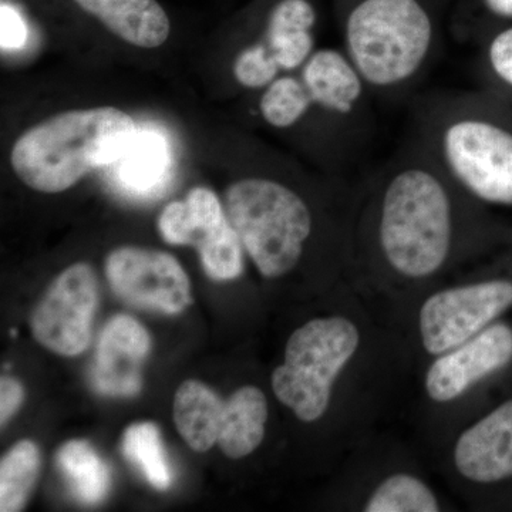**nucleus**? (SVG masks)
Wrapping results in <instances>:
<instances>
[{"label":"nucleus","mask_w":512,"mask_h":512,"mask_svg":"<svg viewBox=\"0 0 512 512\" xmlns=\"http://www.w3.org/2000/svg\"><path fill=\"white\" fill-rule=\"evenodd\" d=\"M382 165L375 185L377 249L396 274L429 278L456 247L461 190L414 136Z\"/></svg>","instance_id":"1"},{"label":"nucleus","mask_w":512,"mask_h":512,"mask_svg":"<svg viewBox=\"0 0 512 512\" xmlns=\"http://www.w3.org/2000/svg\"><path fill=\"white\" fill-rule=\"evenodd\" d=\"M342 50L375 100L414 92L443 42L440 0H332Z\"/></svg>","instance_id":"2"},{"label":"nucleus","mask_w":512,"mask_h":512,"mask_svg":"<svg viewBox=\"0 0 512 512\" xmlns=\"http://www.w3.org/2000/svg\"><path fill=\"white\" fill-rule=\"evenodd\" d=\"M485 93L441 90L416 101L412 136L473 200L512 205V126Z\"/></svg>","instance_id":"3"},{"label":"nucleus","mask_w":512,"mask_h":512,"mask_svg":"<svg viewBox=\"0 0 512 512\" xmlns=\"http://www.w3.org/2000/svg\"><path fill=\"white\" fill-rule=\"evenodd\" d=\"M137 131L133 117L116 107L64 111L23 133L10 164L32 190L57 194L117 163Z\"/></svg>","instance_id":"4"},{"label":"nucleus","mask_w":512,"mask_h":512,"mask_svg":"<svg viewBox=\"0 0 512 512\" xmlns=\"http://www.w3.org/2000/svg\"><path fill=\"white\" fill-rule=\"evenodd\" d=\"M225 212L245 252L265 278L293 271L315 228L305 195L269 175H249L229 185Z\"/></svg>","instance_id":"5"},{"label":"nucleus","mask_w":512,"mask_h":512,"mask_svg":"<svg viewBox=\"0 0 512 512\" xmlns=\"http://www.w3.org/2000/svg\"><path fill=\"white\" fill-rule=\"evenodd\" d=\"M355 323L342 316L313 319L286 343L284 365L272 373L279 402L299 420L312 423L328 410L336 377L359 348Z\"/></svg>","instance_id":"6"},{"label":"nucleus","mask_w":512,"mask_h":512,"mask_svg":"<svg viewBox=\"0 0 512 512\" xmlns=\"http://www.w3.org/2000/svg\"><path fill=\"white\" fill-rule=\"evenodd\" d=\"M158 229L167 244L197 248L205 274L214 281H231L244 271V245L208 188L194 187L184 201L168 204Z\"/></svg>","instance_id":"7"},{"label":"nucleus","mask_w":512,"mask_h":512,"mask_svg":"<svg viewBox=\"0 0 512 512\" xmlns=\"http://www.w3.org/2000/svg\"><path fill=\"white\" fill-rule=\"evenodd\" d=\"M510 306L512 282L503 279L434 293L420 309L424 349L430 355H443L483 332Z\"/></svg>","instance_id":"8"},{"label":"nucleus","mask_w":512,"mask_h":512,"mask_svg":"<svg viewBox=\"0 0 512 512\" xmlns=\"http://www.w3.org/2000/svg\"><path fill=\"white\" fill-rule=\"evenodd\" d=\"M97 303L99 282L92 266H69L47 288L30 316L33 336L57 355H80L92 339Z\"/></svg>","instance_id":"9"},{"label":"nucleus","mask_w":512,"mask_h":512,"mask_svg":"<svg viewBox=\"0 0 512 512\" xmlns=\"http://www.w3.org/2000/svg\"><path fill=\"white\" fill-rule=\"evenodd\" d=\"M106 276L117 296L138 308L174 315L191 303L190 279L173 255L137 247L114 249Z\"/></svg>","instance_id":"10"},{"label":"nucleus","mask_w":512,"mask_h":512,"mask_svg":"<svg viewBox=\"0 0 512 512\" xmlns=\"http://www.w3.org/2000/svg\"><path fill=\"white\" fill-rule=\"evenodd\" d=\"M511 360L512 329L505 323L490 325L473 339L434 360L427 370V394L437 403L456 400Z\"/></svg>","instance_id":"11"},{"label":"nucleus","mask_w":512,"mask_h":512,"mask_svg":"<svg viewBox=\"0 0 512 512\" xmlns=\"http://www.w3.org/2000/svg\"><path fill=\"white\" fill-rule=\"evenodd\" d=\"M150 335L136 319L114 316L104 326L92 369L94 389L106 396H134L141 389V366L150 352Z\"/></svg>","instance_id":"12"},{"label":"nucleus","mask_w":512,"mask_h":512,"mask_svg":"<svg viewBox=\"0 0 512 512\" xmlns=\"http://www.w3.org/2000/svg\"><path fill=\"white\" fill-rule=\"evenodd\" d=\"M458 473L474 483L512 477V400L461 434L454 450Z\"/></svg>","instance_id":"13"},{"label":"nucleus","mask_w":512,"mask_h":512,"mask_svg":"<svg viewBox=\"0 0 512 512\" xmlns=\"http://www.w3.org/2000/svg\"><path fill=\"white\" fill-rule=\"evenodd\" d=\"M128 45L156 49L171 35L170 15L158 0H67Z\"/></svg>","instance_id":"14"},{"label":"nucleus","mask_w":512,"mask_h":512,"mask_svg":"<svg viewBox=\"0 0 512 512\" xmlns=\"http://www.w3.org/2000/svg\"><path fill=\"white\" fill-rule=\"evenodd\" d=\"M268 403L258 387L237 390L224 404L217 444L229 458H242L259 447L265 437Z\"/></svg>","instance_id":"15"},{"label":"nucleus","mask_w":512,"mask_h":512,"mask_svg":"<svg viewBox=\"0 0 512 512\" xmlns=\"http://www.w3.org/2000/svg\"><path fill=\"white\" fill-rule=\"evenodd\" d=\"M224 404L210 387L197 380L181 384L175 393L174 421L192 450L204 453L217 443Z\"/></svg>","instance_id":"16"},{"label":"nucleus","mask_w":512,"mask_h":512,"mask_svg":"<svg viewBox=\"0 0 512 512\" xmlns=\"http://www.w3.org/2000/svg\"><path fill=\"white\" fill-rule=\"evenodd\" d=\"M117 164V178L123 188L134 194H153L163 187L167 174V144L157 134L137 131Z\"/></svg>","instance_id":"17"},{"label":"nucleus","mask_w":512,"mask_h":512,"mask_svg":"<svg viewBox=\"0 0 512 512\" xmlns=\"http://www.w3.org/2000/svg\"><path fill=\"white\" fill-rule=\"evenodd\" d=\"M57 464L84 504L100 503L109 493L110 468L87 441L64 444L57 453Z\"/></svg>","instance_id":"18"},{"label":"nucleus","mask_w":512,"mask_h":512,"mask_svg":"<svg viewBox=\"0 0 512 512\" xmlns=\"http://www.w3.org/2000/svg\"><path fill=\"white\" fill-rule=\"evenodd\" d=\"M39 448L29 440L15 444L0 463V511L16 512L28 501L39 478Z\"/></svg>","instance_id":"19"},{"label":"nucleus","mask_w":512,"mask_h":512,"mask_svg":"<svg viewBox=\"0 0 512 512\" xmlns=\"http://www.w3.org/2000/svg\"><path fill=\"white\" fill-rule=\"evenodd\" d=\"M121 450L157 490H167L173 483V473L156 424L137 423L128 427L123 434Z\"/></svg>","instance_id":"20"},{"label":"nucleus","mask_w":512,"mask_h":512,"mask_svg":"<svg viewBox=\"0 0 512 512\" xmlns=\"http://www.w3.org/2000/svg\"><path fill=\"white\" fill-rule=\"evenodd\" d=\"M366 512H437L433 491L410 474H394L380 483L363 508Z\"/></svg>","instance_id":"21"},{"label":"nucleus","mask_w":512,"mask_h":512,"mask_svg":"<svg viewBox=\"0 0 512 512\" xmlns=\"http://www.w3.org/2000/svg\"><path fill=\"white\" fill-rule=\"evenodd\" d=\"M478 66L487 84L512 94V23L485 35Z\"/></svg>","instance_id":"22"},{"label":"nucleus","mask_w":512,"mask_h":512,"mask_svg":"<svg viewBox=\"0 0 512 512\" xmlns=\"http://www.w3.org/2000/svg\"><path fill=\"white\" fill-rule=\"evenodd\" d=\"M232 73L239 86L248 90H264L285 76L268 47L256 42L242 47L232 64Z\"/></svg>","instance_id":"23"},{"label":"nucleus","mask_w":512,"mask_h":512,"mask_svg":"<svg viewBox=\"0 0 512 512\" xmlns=\"http://www.w3.org/2000/svg\"><path fill=\"white\" fill-rule=\"evenodd\" d=\"M0 23L3 50H16L25 45L28 40V26L19 10L6 0H2L0 5Z\"/></svg>","instance_id":"24"},{"label":"nucleus","mask_w":512,"mask_h":512,"mask_svg":"<svg viewBox=\"0 0 512 512\" xmlns=\"http://www.w3.org/2000/svg\"><path fill=\"white\" fill-rule=\"evenodd\" d=\"M466 13L493 20L501 28L512 23V0H461L458 16Z\"/></svg>","instance_id":"25"},{"label":"nucleus","mask_w":512,"mask_h":512,"mask_svg":"<svg viewBox=\"0 0 512 512\" xmlns=\"http://www.w3.org/2000/svg\"><path fill=\"white\" fill-rule=\"evenodd\" d=\"M22 400L23 389L20 383L12 377H2V382H0V421H2V426H5L10 417L16 413Z\"/></svg>","instance_id":"26"}]
</instances>
